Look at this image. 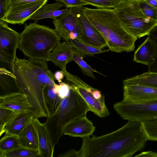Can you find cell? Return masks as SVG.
Listing matches in <instances>:
<instances>
[{
	"mask_svg": "<svg viewBox=\"0 0 157 157\" xmlns=\"http://www.w3.org/2000/svg\"><path fill=\"white\" fill-rule=\"evenodd\" d=\"M82 139L80 157H131L148 141L141 122L131 121L110 133Z\"/></svg>",
	"mask_w": 157,
	"mask_h": 157,
	"instance_id": "1",
	"label": "cell"
},
{
	"mask_svg": "<svg viewBox=\"0 0 157 157\" xmlns=\"http://www.w3.org/2000/svg\"><path fill=\"white\" fill-rule=\"evenodd\" d=\"M12 72L16 77L22 93L27 97L32 107L34 118L50 115L44 96V87L55 85L54 75L48 66L47 61L16 56Z\"/></svg>",
	"mask_w": 157,
	"mask_h": 157,
	"instance_id": "2",
	"label": "cell"
},
{
	"mask_svg": "<svg viewBox=\"0 0 157 157\" xmlns=\"http://www.w3.org/2000/svg\"><path fill=\"white\" fill-rule=\"evenodd\" d=\"M85 15L101 33L112 52L121 53L133 51L137 39L121 26L114 9L84 7Z\"/></svg>",
	"mask_w": 157,
	"mask_h": 157,
	"instance_id": "3",
	"label": "cell"
},
{
	"mask_svg": "<svg viewBox=\"0 0 157 157\" xmlns=\"http://www.w3.org/2000/svg\"><path fill=\"white\" fill-rule=\"evenodd\" d=\"M60 39L54 29L37 23L25 24L20 34L18 48L28 58L47 62Z\"/></svg>",
	"mask_w": 157,
	"mask_h": 157,
	"instance_id": "4",
	"label": "cell"
},
{
	"mask_svg": "<svg viewBox=\"0 0 157 157\" xmlns=\"http://www.w3.org/2000/svg\"><path fill=\"white\" fill-rule=\"evenodd\" d=\"M70 87L68 95L62 99L57 110L47 117L45 122L54 146L63 135L66 127L70 122L76 118L86 116L90 111L83 98Z\"/></svg>",
	"mask_w": 157,
	"mask_h": 157,
	"instance_id": "5",
	"label": "cell"
},
{
	"mask_svg": "<svg viewBox=\"0 0 157 157\" xmlns=\"http://www.w3.org/2000/svg\"><path fill=\"white\" fill-rule=\"evenodd\" d=\"M114 9L122 27L137 39L148 36L157 25L142 12L139 0H121Z\"/></svg>",
	"mask_w": 157,
	"mask_h": 157,
	"instance_id": "6",
	"label": "cell"
},
{
	"mask_svg": "<svg viewBox=\"0 0 157 157\" xmlns=\"http://www.w3.org/2000/svg\"><path fill=\"white\" fill-rule=\"evenodd\" d=\"M62 71L67 82L66 83L81 96L88 105L90 111L101 118L109 116L105 96L100 91L90 86L78 76L71 74L67 70Z\"/></svg>",
	"mask_w": 157,
	"mask_h": 157,
	"instance_id": "7",
	"label": "cell"
},
{
	"mask_svg": "<svg viewBox=\"0 0 157 157\" xmlns=\"http://www.w3.org/2000/svg\"><path fill=\"white\" fill-rule=\"evenodd\" d=\"M113 108L124 120L142 122L157 119V99L137 103L122 100Z\"/></svg>",
	"mask_w": 157,
	"mask_h": 157,
	"instance_id": "8",
	"label": "cell"
},
{
	"mask_svg": "<svg viewBox=\"0 0 157 157\" xmlns=\"http://www.w3.org/2000/svg\"><path fill=\"white\" fill-rule=\"evenodd\" d=\"M83 6L68 7L70 12L78 22L81 30L79 42L97 48L102 49L107 46L104 38L85 14Z\"/></svg>",
	"mask_w": 157,
	"mask_h": 157,
	"instance_id": "9",
	"label": "cell"
},
{
	"mask_svg": "<svg viewBox=\"0 0 157 157\" xmlns=\"http://www.w3.org/2000/svg\"><path fill=\"white\" fill-rule=\"evenodd\" d=\"M7 23L0 20V61L12 72L20 34L10 28Z\"/></svg>",
	"mask_w": 157,
	"mask_h": 157,
	"instance_id": "10",
	"label": "cell"
},
{
	"mask_svg": "<svg viewBox=\"0 0 157 157\" xmlns=\"http://www.w3.org/2000/svg\"><path fill=\"white\" fill-rule=\"evenodd\" d=\"M54 29L61 39L79 41L81 35L80 25L71 12L62 15L53 20Z\"/></svg>",
	"mask_w": 157,
	"mask_h": 157,
	"instance_id": "11",
	"label": "cell"
},
{
	"mask_svg": "<svg viewBox=\"0 0 157 157\" xmlns=\"http://www.w3.org/2000/svg\"><path fill=\"white\" fill-rule=\"evenodd\" d=\"M48 0H39L9 8L8 13L2 20L10 24L22 25L40 8L47 3Z\"/></svg>",
	"mask_w": 157,
	"mask_h": 157,
	"instance_id": "12",
	"label": "cell"
},
{
	"mask_svg": "<svg viewBox=\"0 0 157 157\" xmlns=\"http://www.w3.org/2000/svg\"><path fill=\"white\" fill-rule=\"evenodd\" d=\"M124 101L137 103L157 99V87L123 84Z\"/></svg>",
	"mask_w": 157,
	"mask_h": 157,
	"instance_id": "13",
	"label": "cell"
},
{
	"mask_svg": "<svg viewBox=\"0 0 157 157\" xmlns=\"http://www.w3.org/2000/svg\"><path fill=\"white\" fill-rule=\"evenodd\" d=\"M60 42L50 53L47 61H51L61 68L66 70L67 64L72 60L73 53L75 50L69 40Z\"/></svg>",
	"mask_w": 157,
	"mask_h": 157,
	"instance_id": "14",
	"label": "cell"
},
{
	"mask_svg": "<svg viewBox=\"0 0 157 157\" xmlns=\"http://www.w3.org/2000/svg\"><path fill=\"white\" fill-rule=\"evenodd\" d=\"M95 129L92 122L85 116L70 122L66 127L63 135L82 138L88 137L93 135Z\"/></svg>",
	"mask_w": 157,
	"mask_h": 157,
	"instance_id": "15",
	"label": "cell"
},
{
	"mask_svg": "<svg viewBox=\"0 0 157 157\" xmlns=\"http://www.w3.org/2000/svg\"><path fill=\"white\" fill-rule=\"evenodd\" d=\"M32 122L37 133L39 149L42 157H52L55 146L45 123H42L36 118H33Z\"/></svg>",
	"mask_w": 157,
	"mask_h": 157,
	"instance_id": "16",
	"label": "cell"
},
{
	"mask_svg": "<svg viewBox=\"0 0 157 157\" xmlns=\"http://www.w3.org/2000/svg\"><path fill=\"white\" fill-rule=\"evenodd\" d=\"M0 108L8 109L17 113L28 112L32 113V107L27 96L21 93L0 97Z\"/></svg>",
	"mask_w": 157,
	"mask_h": 157,
	"instance_id": "17",
	"label": "cell"
},
{
	"mask_svg": "<svg viewBox=\"0 0 157 157\" xmlns=\"http://www.w3.org/2000/svg\"><path fill=\"white\" fill-rule=\"evenodd\" d=\"M63 7H65V5L59 2L56 1L51 4L47 3L36 11L28 20H33L34 22L37 23L42 19L50 18L53 20L62 15L70 13V9L68 7L59 9Z\"/></svg>",
	"mask_w": 157,
	"mask_h": 157,
	"instance_id": "18",
	"label": "cell"
},
{
	"mask_svg": "<svg viewBox=\"0 0 157 157\" xmlns=\"http://www.w3.org/2000/svg\"><path fill=\"white\" fill-rule=\"evenodd\" d=\"M22 93L16 77L10 71L0 68V97L14 93Z\"/></svg>",
	"mask_w": 157,
	"mask_h": 157,
	"instance_id": "19",
	"label": "cell"
},
{
	"mask_svg": "<svg viewBox=\"0 0 157 157\" xmlns=\"http://www.w3.org/2000/svg\"><path fill=\"white\" fill-rule=\"evenodd\" d=\"M34 117L31 112L17 113L15 117L5 126L4 132L19 136L25 128Z\"/></svg>",
	"mask_w": 157,
	"mask_h": 157,
	"instance_id": "20",
	"label": "cell"
},
{
	"mask_svg": "<svg viewBox=\"0 0 157 157\" xmlns=\"http://www.w3.org/2000/svg\"><path fill=\"white\" fill-rule=\"evenodd\" d=\"M155 53L154 43L148 36L135 52L133 61L148 66L153 61Z\"/></svg>",
	"mask_w": 157,
	"mask_h": 157,
	"instance_id": "21",
	"label": "cell"
},
{
	"mask_svg": "<svg viewBox=\"0 0 157 157\" xmlns=\"http://www.w3.org/2000/svg\"><path fill=\"white\" fill-rule=\"evenodd\" d=\"M18 137L21 146L32 149L39 150L37 133L32 121L25 128Z\"/></svg>",
	"mask_w": 157,
	"mask_h": 157,
	"instance_id": "22",
	"label": "cell"
},
{
	"mask_svg": "<svg viewBox=\"0 0 157 157\" xmlns=\"http://www.w3.org/2000/svg\"><path fill=\"white\" fill-rule=\"evenodd\" d=\"M55 85L47 86L44 87V98L49 116L57 110L62 99L56 92Z\"/></svg>",
	"mask_w": 157,
	"mask_h": 157,
	"instance_id": "23",
	"label": "cell"
},
{
	"mask_svg": "<svg viewBox=\"0 0 157 157\" xmlns=\"http://www.w3.org/2000/svg\"><path fill=\"white\" fill-rule=\"evenodd\" d=\"M123 84L143 85L157 87V73L144 72L123 81Z\"/></svg>",
	"mask_w": 157,
	"mask_h": 157,
	"instance_id": "24",
	"label": "cell"
},
{
	"mask_svg": "<svg viewBox=\"0 0 157 157\" xmlns=\"http://www.w3.org/2000/svg\"><path fill=\"white\" fill-rule=\"evenodd\" d=\"M0 157H42L39 150L21 146L12 150L0 153Z\"/></svg>",
	"mask_w": 157,
	"mask_h": 157,
	"instance_id": "25",
	"label": "cell"
},
{
	"mask_svg": "<svg viewBox=\"0 0 157 157\" xmlns=\"http://www.w3.org/2000/svg\"><path fill=\"white\" fill-rule=\"evenodd\" d=\"M77 52L82 56H93L96 54L108 52L109 48L100 49L82 43L76 40H69Z\"/></svg>",
	"mask_w": 157,
	"mask_h": 157,
	"instance_id": "26",
	"label": "cell"
},
{
	"mask_svg": "<svg viewBox=\"0 0 157 157\" xmlns=\"http://www.w3.org/2000/svg\"><path fill=\"white\" fill-rule=\"evenodd\" d=\"M21 146L18 136L5 134L0 140V153L12 150Z\"/></svg>",
	"mask_w": 157,
	"mask_h": 157,
	"instance_id": "27",
	"label": "cell"
},
{
	"mask_svg": "<svg viewBox=\"0 0 157 157\" xmlns=\"http://www.w3.org/2000/svg\"><path fill=\"white\" fill-rule=\"evenodd\" d=\"M72 60L75 61L78 65L84 74L93 78H95L94 72L97 73L104 76L105 75L98 71L88 64L83 59V56L75 50L74 52Z\"/></svg>",
	"mask_w": 157,
	"mask_h": 157,
	"instance_id": "28",
	"label": "cell"
},
{
	"mask_svg": "<svg viewBox=\"0 0 157 157\" xmlns=\"http://www.w3.org/2000/svg\"><path fill=\"white\" fill-rule=\"evenodd\" d=\"M141 123L147 140L157 141V119Z\"/></svg>",
	"mask_w": 157,
	"mask_h": 157,
	"instance_id": "29",
	"label": "cell"
},
{
	"mask_svg": "<svg viewBox=\"0 0 157 157\" xmlns=\"http://www.w3.org/2000/svg\"><path fill=\"white\" fill-rule=\"evenodd\" d=\"M17 113L10 109L0 108V136L4 132L6 125L16 116Z\"/></svg>",
	"mask_w": 157,
	"mask_h": 157,
	"instance_id": "30",
	"label": "cell"
},
{
	"mask_svg": "<svg viewBox=\"0 0 157 157\" xmlns=\"http://www.w3.org/2000/svg\"><path fill=\"white\" fill-rule=\"evenodd\" d=\"M83 0L97 8L114 9L121 0Z\"/></svg>",
	"mask_w": 157,
	"mask_h": 157,
	"instance_id": "31",
	"label": "cell"
},
{
	"mask_svg": "<svg viewBox=\"0 0 157 157\" xmlns=\"http://www.w3.org/2000/svg\"><path fill=\"white\" fill-rule=\"evenodd\" d=\"M148 36L153 42L155 49L154 59L152 62L148 66V71L157 73V25L151 31Z\"/></svg>",
	"mask_w": 157,
	"mask_h": 157,
	"instance_id": "32",
	"label": "cell"
},
{
	"mask_svg": "<svg viewBox=\"0 0 157 157\" xmlns=\"http://www.w3.org/2000/svg\"><path fill=\"white\" fill-rule=\"evenodd\" d=\"M139 1L143 13L147 17L157 22V8L151 6L144 0H139Z\"/></svg>",
	"mask_w": 157,
	"mask_h": 157,
	"instance_id": "33",
	"label": "cell"
},
{
	"mask_svg": "<svg viewBox=\"0 0 157 157\" xmlns=\"http://www.w3.org/2000/svg\"><path fill=\"white\" fill-rule=\"evenodd\" d=\"M63 3L66 7L72 6H83L89 4L83 0H54Z\"/></svg>",
	"mask_w": 157,
	"mask_h": 157,
	"instance_id": "34",
	"label": "cell"
},
{
	"mask_svg": "<svg viewBox=\"0 0 157 157\" xmlns=\"http://www.w3.org/2000/svg\"><path fill=\"white\" fill-rule=\"evenodd\" d=\"M10 0H0V19L2 20L8 11Z\"/></svg>",
	"mask_w": 157,
	"mask_h": 157,
	"instance_id": "35",
	"label": "cell"
},
{
	"mask_svg": "<svg viewBox=\"0 0 157 157\" xmlns=\"http://www.w3.org/2000/svg\"><path fill=\"white\" fill-rule=\"evenodd\" d=\"M39 0H10L8 8L34 2Z\"/></svg>",
	"mask_w": 157,
	"mask_h": 157,
	"instance_id": "36",
	"label": "cell"
},
{
	"mask_svg": "<svg viewBox=\"0 0 157 157\" xmlns=\"http://www.w3.org/2000/svg\"><path fill=\"white\" fill-rule=\"evenodd\" d=\"M58 157H80V153L78 151L72 149L66 152L59 154Z\"/></svg>",
	"mask_w": 157,
	"mask_h": 157,
	"instance_id": "37",
	"label": "cell"
},
{
	"mask_svg": "<svg viewBox=\"0 0 157 157\" xmlns=\"http://www.w3.org/2000/svg\"><path fill=\"white\" fill-rule=\"evenodd\" d=\"M64 77V74L62 70L56 71L54 75V78L57 80L59 83L62 82V80Z\"/></svg>",
	"mask_w": 157,
	"mask_h": 157,
	"instance_id": "38",
	"label": "cell"
},
{
	"mask_svg": "<svg viewBox=\"0 0 157 157\" xmlns=\"http://www.w3.org/2000/svg\"><path fill=\"white\" fill-rule=\"evenodd\" d=\"M146 3L151 6L157 8V0H144Z\"/></svg>",
	"mask_w": 157,
	"mask_h": 157,
	"instance_id": "39",
	"label": "cell"
}]
</instances>
